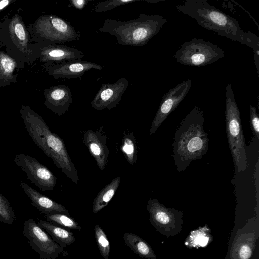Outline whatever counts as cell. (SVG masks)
<instances>
[{
	"instance_id": "7",
	"label": "cell",
	"mask_w": 259,
	"mask_h": 259,
	"mask_svg": "<svg viewBox=\"0 0 259 259\" xmlns=\"http://www.w3.org/2000/svg\"><path fill=\"white\" fill-rule=\"evenodd\" d=\"M34 30L42 41L53 44L78 41L81 35L66 20L52 14L39 17L35 22Z\"/></svg>"
},
{
	"instance_id": "20",
	"label": "cell",
	"mask_w": 259,
	"mask_h": 259,
	"mask_svg": "<svg viewBox=\"0 0 259 259\" xmlns=\"http://www.w3.org/2000/svg\"><path fill=\"white\" fill-rule=\"evenodd\" d=\"M123 239L125 244L135 254L141 257H150V247L138 235L134 233H125L123 235Z\"/></svg>"
},
{
	"instance_id": "21",
	"label": "cell",
	"mask_w": 259,
	"mask_h": 259,
	"mask_svg": "<svg viewBox=\"0 0 259 259\" xmlns=\"http://www.w3.org/2000/svg\"><path fill=\"white\" fill-rule=\"evenodd\" d=\"M121 149L130 164L134 165L137 163V145L133 132L124 137Z\"/></svg>"
},
{
	"instance_id": "17",
	"label": "cell",
	"mask_w": 259,
	"mask_h": 259,
	"mask_svg": "<svg viewBox=\"0 0 259 259\" xmlns=\"http://www.w3.org/2000/svg\"><path fill=\"white\" fill-rule=\"evenodd\" d=\"M11 40L18 50L28 53L29 34L20 16L16 14L11 20L8 26Z\"/></svg>"
},
{
	"instance_id": "29",
	"label": "cell",
	"mask_w": 259,
	"mask_h": 259,
	"mask_svg": "<svg viewBox=\"0 0 259 259\" xmlns=\"http://www.w3.org/2000/svg\"><path fill=\"white\" fill-rule=\"evenodd\" d=\"M71 5L77 9H82L88 3L85 0H72L70 1Z\"/></svg>"
},
{
	"instance_id": "19",
	"label": "cell",
	"mask_w": 259,
	"mask_h": 259,
	"mask_svg": "<svg viewBox=\"0 0 259 259\" xmlns=\"http://www.w3.org/2000/svg\"><path fill=\"white\" fill-rule=\"evenodd\" d=\"M120 181V177L115 178L98 193L93 201V213H97L108 205L118 188Z\"/></svg>"
},
{
	"instance_id": "25",
	"label": "cell",
	"mask_w": 259,
	"mask_h": 259,
	"mask_svg": "<svg viewBox=\"0 0 259 259\" xmlns=\"http://www.w3.org/2000/svg\"><path fill=\"white\" fill-rule=\"evenodd\" d=\"M15 219V214L10 202L0 193V222L12 225Z\"/></svg>"
},
{
	"instance_id": "16",
	"label": "cell",
	"mask_w": 259,
	"mask_h": 259,
	"mask_svg": "<svg viewBox=\"0 0 259 259\" xmlns=\"http://www.w3.org/2000/svg\"><path fill=\"white\" fill-rule=\"evenodd\" d=\"M20 186L30 199L32 205L45 215L63 213L70 215L64 206L41 194L24 182H20Z\"/></svg>"
},
{
	"instance_id": "9",
	"label": "cell",
	"mask_w": 259,
	"mask_h": 259,
	"mask_svg": "<svg viewBox=\"0 0 259 259\" xmlns=\"http://www.w3.org/2000/svg\"><path fill=\"white\" fill-rule=\"evenodd\" d=\"M14 161L21 167L27 178L42 191H52L56 184V176L35 158L25 154H17Z\"/></svg>"
},
{
	"instance_id": "11",
	"label": "cell",
	"mask_w": 259,
	"mask_h": 259,
	"mask_svg": "<svg viewBox=\"0 0 259 259\" xmlns=\"http://www.w3.org/2000/svg\"><path fill=\"white\" fill-rule=\"evenodd\" d=\"M102 66L97 63L82 59L63 62L59 64L45 63V69L55 79L79 78L91 69L101 70Z\"/></svg>"
},
{
	"instance_id": "13",
	"label": "cell",
	"mask_w": 259,
	"mask_h": 259,
	"mask_svg": "<svg viewBox=\"0 0 259 259\" xmlns=\"http://www.w3.org/2000/svg\"><path fill=\"white\" fill-rule=\"evenodd\" d=\"M39 49L38 57L46 63L59 64L63 62L82 59L84 53L74 47L62 44L42 41Z\"/></svg>"
},
{
	"instance_id": "12",
	"label": "cell",
	"mask_w": 259,
	"mask_h": 259,
	"mask_svg": "<svg viewBox=\"0 0 259 259\" xmlns=\"http://www.w3.org/2000/svg\"><path fill=\"white\" fill-rule=\"evenodd\" d=\"M128 85L125 78H121L112 84H102L91 102V107L97 110L114 108L120 102Z\"/></svg>"
},
{
	"instance_id": "24",
	"label": "cell",
	"mask_w": 259,
	"mask_h": 259,
	"mask_svg": "<svg viewBox=\"0 0 259 259\" xmlns=\"http://www.w3.org/2000/svg\"><path fill=\"white\" fill-rule=\"evenodd\" d=\"M94 233L100 254L104 259H108L110 244L105 232L99 225H96L94 227Z\"/></svg>"
},
{
	"instance_id": "15",
	"label": "cell",
	"mask_w": 259,
	"mask_h": 259,
	"mask_svg": "<svg viewBox=\"0 0 259 259\" xmlns=\"http://www.w3.org/2000/svg\"><path fill=\"white\" fill-rule=\"evenodd\" d=\"M106 139L107 137L100 132L90 129L83 134L82 139L90 154L101 171L105 168L109 156Z\"/></svg>"
},
{
	"instance_id": "6",
	"label": "cell",
	"mask_w": 259,
	"mask_h": 259,
	"mask_svg": "<svg viewBox=\"0 0 259 259\" xmlns=\"http://www.w3.org/2000/svg\"><path fill=\"white\" fill-rule=\"evenodd\" d=\"M224 56V51L218 45L194 38L182 44L173 57L181 64L201 67L212 64Z\"/></svg>"
},
{
	"instance_id": "1",
	"label": "cell",
	"mask_w": 259,
	"mask_h": 259,
	"mask_svg": "<svg viewBox=\"0 0 259 259\" xmlns=\"http://www.w3.org/2000/svg\"><path fill=\"white\" fill-rule=\"evenodd\" d=\"M183 14L196 21L204 28L221 36L245 45L253 49L254 63L259 74V37L244 32L235 18L210 4L206 0H187L176 6Z\"/></svg>"
},
{
	"instance_id": "4",
	"label": "cell",
	"mask_w": 259,
	"mask_h": 259,
	"mask_svg": "<svg viewBox=\"0 0 259 259\" xmlns=\"http://www.w3.org/2000/svg\"><path fill=\"white\" fill-rule=\"evenodd\" d=\"M167 21L162 15L141 13L127 21L107 18L99 31L116 37L120 45L142 46L158 34Z\"/></svg>"
},
{
	"instance_id": "5",
	"label": "cell",
	"mask_w": 259,
	"mask_h": 259,
	"mask_svg": "<svg viewBox=\"0 0 259 259\" xmlns=\"http://www.w3.org/2000/svg\"><path fill=\"white\" fill-rule=\"evenodd\" d=\"M226 97L225 121L229 146L238 172H244L248 167L245 140L240 111L230 83L226 87Z\"/></svg>"
},
{
	"instance_id": "30",
	"label": "cell",
	"mask_w": 259,
	"mask_h": 259,
	"mask_svg": "<svg viewBox=\"0 0 259 259\" xmlns=\"http://www.w3.org/2000/svg\"><path fill=\"white\" fill-rule=\"evenodd\" d=\"M208 241V238L207 237H203L201 238L199 242V243L201 246H205L206 244H207Z\"/></svg>"
},
{
	"instance_id": "10",
	"label": "cell",
	"mask_w": 259,
	"mask_h": 259,
	"mask_svg": "<svg viewBox=\"0 0 259 259\" xmlns=\"http://www.w3.org/2000/svg\"><path fill=\"white\" fill-rule=\"evenodd\" d=\"M192 80L188 79L171 88L163 96L158 111L151 122L150 133H155L189 91Z\"/></svg>"
},
{
	"instance_id": "23",
	"label": "cell",
	"mask_w": 259,
	"mask_h": 259,
	"mask_svg": "<svg viewBox=\"0 0 259 259\" xmlns=\"http://www.w3.org/2000/svg\"><path fill=\"white\" fill-rule=\"evenodd\" d=\"M48 221L55 225H60L70 229L80 230L81 227L70 215L63 213H55L45 215Z\"/></svg>"
},
{
	"instance_id": "2",
	"label": "cell",
	"mask_w": 259,
	"mask_h": 259,
	"mask_svg": "<svg viewBox=\"0 0 259 259\" xmlns=\"http://www.w3.org/2000/svg\"><path fill=\"white\" fill-rule=\"evenodd\" d=\"M204 121L203 111L196 106L177 128L172 146L174 164L179 172L184 171L191 162L202 159L207 153L209 139Z\"/></svg>"
},
{
	"instance_id": "18",
	"label": "cell",
	"mask_w": 259,
	"mask_h": 259,
	"mask_svg": "<svg viewBox=\"0 0 259 259\" xmlns=\"http://www.w3.org/2000/svg\"><path fill=\"white\" fill-rule=\"evenodd\" d=\"M36 223L48 233L56 243L63 248L72 244L75 241L71 231L48 221L40 220Z\"/></svg>"
},
{
	"instance_id": "3",
	"label": "cell",
	"mask_w": 259,
	"mask_h": 259,
	"mask_svg": "<svg viewBox=\"0 0 259 259\" xmlns=\"http://www.w3.org/2000/svg\"><path fill=\"white\" fill-rule=\"evenodd\" d=\"M20 115L29 135L35 144L63 173L77 184L79 178L63 140L52 132L42 117L29 106L22 105Z\"/></svg>"
},
{
	"instance_id": "8",
	"label": "cell",
	"mask_w": 259,
	"mask_h": 259,
	"mask_svg": "<svg viewBox=\"0 0 259 259\" xmlns=\"http://www.w3.org/2000/svg\"><path fill=\"white\" fill-rule=\"evenodd\" d=\"M23 234L31 247L39 254L40 259H56L64 252V248L32 218L24 221Z\"/></svg>"
},
{
	"instance_id": "22",
	"label": "cell",
	"mask_w": 259,
	"mask_h": 259,
	"mask_svg": "<svg viewBox=\"0 0 259 259\" xmlns=\"http://www.w3.org/2000/svg\"><path fill=\"white\" fill-rule=\"evenodd\" d=\"M15 60L0 51V78L5 81H11L14 78L13 73L16 67Z\"/></svg>"
},
{
	"instance_id": "26",
	"label": "cell",
	"mask_w": 259,
	"mask_h": 259,
	"mask_svg": "<svg viewBox=\"0 0 259 259\" xmlns=\"http://www.w3.org/2000/svg\"><path fill=\"white\" fill-rule=\"evenodd\" d=\"M138 0H110L97 3L94 7L96 12H104L111 10L119 6L129 4Z\"/></svg>"
},
{
	"instance_id": "28",
	"label": "cell",
	"mask_w": 259,
	"mask_h": 259,
	"mask_svg": "<svg viewBox=\"0 0 259 259\" xmlns=\"http://www.w3.org/2000/svg\"><path fill=\"white\" fill-rule=\"evenodd\" d=\"M251 250L246 245L242 246L240 250L239 255L241 259H249L251 256Z\"/></svg>"
},
{
	"instance_id": "14",
	"label": "cell",
	"mask_w": 259,
	"mask_h": 259,
	"mask_svg": "<svg viewBox=\"0 0 259 259\" xmlns=\"http://www.w3.org/2000/svg\"><path fill=\"white\" fill-rule=\"evenodd\" d=\"M45 105L59 116L64 115L68 111L73 102L70 89L66 85L50 86L44 90Z\"/></svg>"
},
{
	"instance_id": "27",
	"label": "cell",
	"mask_w": 259,
	"mask_h": 259,
	"mask_svg": "<svg viewBox=\"0 0 259 259\" xmlns=\"http://www.w3.org/2000/svg\"><path fill=\"white\" fill-rule=\"evenodd\" d=\"M250 124L253 135L259 139V117L255 107L250 105L249 107Z\"/></svg>"
}]
</instances>
